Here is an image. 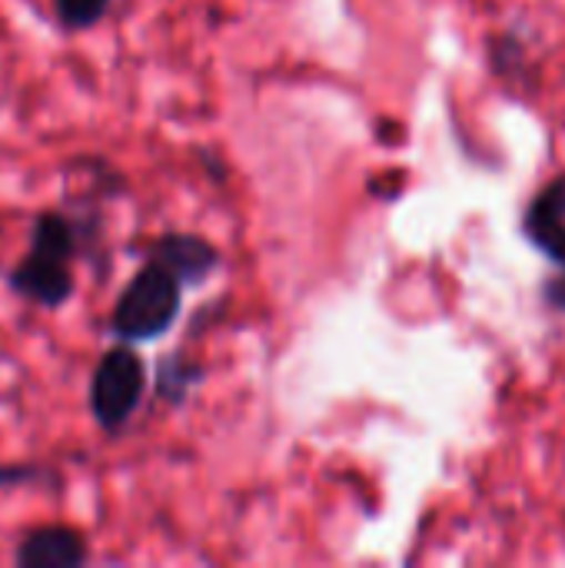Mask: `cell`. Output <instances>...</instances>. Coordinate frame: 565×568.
I'll return each mask as SVG.
<instances>
[{
    "label": "cell",
    "mask_w": 565,
    "mask_h": 568,
    "mask_svg": "<svg viewBox=\"0 0 565 568\" xmlns=\"http://www.w3.org/2000/svg\"><path fill=\"white\" fill-rule=\"evenodd\" d=\"M180 276L170 273L163 263L150 260L120 293L110 316V329L123 343H150L163 336L180 313Z\"/></svg>",
    "instance_id": "6da1fadb"
},
{
    "label": "cell",
    "mask_w": 565,
    "mask_h": 568,
    "mask_svg": "<svg viewBox=\"0 0 565 568\" xmlns=\"http://www.w3.org/2000/svg\"><path fill=\"white\" fill-rule=\"evenodd\" d=\"M147 389V369L143 359L130 346H113L93 369L90 379V413L107 429L117 433L133 409L140 406Z\"/></svg>",
    "instance_id": "7a4b0ae2"
},
{
    "label": "cell",
    "mask_w": 565,
    "mask_h": 568,
    "mask_svg": "<svg viewBox=\"0 0 565 568\" xmlns=\"http://www.w3.org/2000/svg\"><path fill=\"white\" fill-rule=\"evenodd\" d=\"M10 290L20 293L23 300L37 303V306H60L73 296V276L67 270L63 260H50L40 253H30L27 260H20L10 276H7Z\"/></svg>",
    "instance_id": "3957f363"
},
{
    "label": "cell",
    "mask_w": 565,
    "mask_h": 568,
    "mask_svg": "<svg viewBox=\"0 0 565 568\" xmlns=\"http://www.w3.org/2000/svg\"><path fill=\"white\" fill-rule=\"evenodd\" d=\"M87 562V542L70 526H40L17 546L20 568H80Z\"/></svg>",
    "instance_id": "277c9868"
},
{
    "label": "cell",
    "mask_w": 565,
    "mask_h": 568,
    "mask_svg": "<svg viewBox=\"0 0 565 568\" xmlns=\"http://www.w3.org/2000/svg\"><path fill=\"white\" fill-rule=\"evenodd\" d=\"M526 236L565 270V176L553 180L526 210Z\"/></svg>",
    "instance_id": "5b68a950"
},
{
    "label": "cell",
    "mask_w": 565,
    "mask_h": 568,
    "mask_svg": "<svg viewBox=\"0 0 565 568\" xmlns=\"http://www.w3.org/2000/svg\"><path fill=\"white\" fill-rule=\"evenodd\" d=\"M150 260H157L170 273H176L180 283H203L216 270L220 253L203 236H193V233H167V236H160L150 246Z\"/></svg>",
    "instance_id": "8992f818"
},
{
    "label": "cell",
    "mask_w": 565,
    "mask_h": 568,
    "mask_svg": "<svg viewBox=\"0 0 565 568\" xmlns=\"http://www.w3.org/2000/svg\"><path fill=\"white\" fill-rule=\"evenodd\" d=\"M30 253L70 263L77 256V226L60 213H40L30 230Z\"/></svg>",
    "instance_id": "52a82bcc"
},
{
    "label": "cell",
    "mask_w": 565,
    "mask_h": 568,
    "mask_svg": "<svg viewBox=\"0 0 565 568\" xmlns=\"http://www.w3.org/2000/svg\"><path fill=\"white\" fill-rule=\"evenodd\" d=\"M196 379H200L196 366H190L183 356H167L157 369V393L170 403H180Z\"/></svg>",
    "instance_id": "ba28073f"
},
{
    "label": "cell",
    "mask_w": 565,
    "mask_h": 568,
    "mask_svg": "<svg viewBox=\"0 0 565 568\" xmlns=\"http://www.w3.org/2000/svg\"><path fill=\"white\" fill-rule=\"evenodd\" d=\"M110 0H57V17L67 30H87L107 13Z\"/></svg>",
    "instance_id": "9c48e42d"
},
{
    "label": "cell",
    "mask_w": 565,
    "mask_h": 568,
    "mask_svg": "<svg viewBox=\"0 0 565 568\" xmlns=\"http://www.w3.org/2000/svg\"><path fill=\"white\" fill-rule=\"evenodd\" d=\"M543 293H546V303H549L553 310H563V313H565V276H556V280H549Z\"/></svg>",
    "instance_id": "30bf717a"
}]
</instances>
